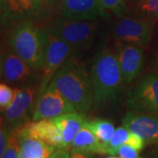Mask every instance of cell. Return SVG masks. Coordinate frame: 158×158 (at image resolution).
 <instances>
[{
    "label": "cell",
    "instance_id": "6da1fadb",
    "mask_svg": "<svg viewBox=\"0 0 158 158\" xmlns=\"http://www.w3.org/2000/svg\"><path fill=\"white\" fill-rule=\"evenodd\" d=\"M48 88L60 92L77 112L86 114L93 108V89L90 72L76 57L69 58L53 78Z\"/></svg>",
    "mask_w": 158,
    "mask_h": 158
},
{
    "label": "cell",
    "instance_id": "7a4b0ae2",
    "mask_svg": "<svg viewBox=\"0 0 158 158\" xmlns=\"http://www.w3.org/2000/svg\"><path fill=\"white\" fill-rule=\"evenodd\" d=\"M93 89V109L115 100L125 85L118 58L113 52L103 49L93 58L90 67Z\"/></svg>",
    "mask_w": 158,
    "mask_h": 158
},
{
    "label": "cell",
    "instance_id": "3957f363",
    "mask_svg": "<svg viewBox=\"0 0 158 158\" xmlns=\"http://www.w3.org/2000/svg\"><path fill=\"white\" fill-rule=\"evenodd\" d=\"M45 29H40L34 21L24 20L13 25L10 48L28 64L34 71H41L45 52Z\"/></svg>",
    "mask_w": 158,
    "mask_h": 158
},
{
    "label": "cell",
    "instance_id": "277c9868",
    "mask_svg": "<svg viewBox=\"0 0 158 158\" xmlns=\"http://www.w3.org/2000/svg\"><path fill=\"white\" fill-rule=\"evenodd\" d=\"M71 46L74 50L87 49L92 45L97 31L95 20L59 17L45 28Z\"/></svg>",
    "mask_w": 158,
    "mask_h": 158
},
{
    "label": "cell",
    "instance_id": "5b68a950",
    "mask_svg": "<svg viewBox=\"0 0 158 158\" xmlns=\"http://www.w3.org/2000/svg\"><path fill=\"white\" fill-rule=\"evenodd\" d=\"M45 52L43 66L41 69L40 83L38 87L37 97L45 91L50 84L51 79L65 63L72 56L74 48L62 39L49 33L45 29ZM36 97V98H37Z\"/></svg>",
    "mask_w": 158,
    "mask_h": 158
},
{
    "label": "cell",
    "instance_id": "8992f818",
    "mask_svg": "<svg viewBox=\"0 0 158 158\" xmlns=\"http://www.w3.org/2000/svg\"><path fill=\"white\" fill-rule=\"evenodd\" d=\"M126 106L137 113H158V74L143 75L131 87Z\"/></svg>",
    "mask_w": 158,
    "mask_h": 158
},
{
    "label": "cell",
    "instance_id": "52a82bcc",
    "mask_svg": "<svg viewBox=\"0 0 158 158\" xmlns=\"http://www.w3.org/2000/svg\"><path fill=\"white\" fill-rule=\"evenodd\" d=\"M37 93L38 90L35 86L15 89L13 100L8 107L1 112V126L13 130L28 123L30 116H33L34 98L37 97Z\"/></svg>",
    "mask_w": 158,
    "mask_h": 158
},
{
    "label": "cell",
    "instance_id": "ba28073f",
    "mask_svg": "<svg viewBox=\"0 0 158 158\" xmlns=\"http://www.w3.org/2000/svg\"><path fill=\"white\" fill-rule=\"evenodd\" d=\"M155 21L123 15L116 22L114 37L125 44L145 47L152 38Z\"/></svg>",
    "mask_w": 158,
    "mask_h": 158
},
{
    "label": "cell",
    "instance_id": "9c48e42d",
    "mask_svg": "<svg viewBox=\"0 0 158 158\" xmlns=\"http://www.w3.org/2000/svg\"><path fill=\"white\" fill-rule=\"evenodd\" d=\"M1 24L13 26L24 20L39 21L47 18L42 0H1Z\"/></svg>",
    "mask_w": 158,
    "mask_h": 158
},
{
    "label": "cell",
    "instance_id": "30bf717a",
    "mask_svg": "<svg viewBox=\"0 0 158 158\" xmlns=\"http://www.w3.org/2000/svg\"><path fill=\"white\" fill-rule=\"evenodd\" d=\"M77 112L74 106L56 90L48 88L36 98L32 120L54 118L69 113Z\"/></svg>",
    "mask_w": 158,
    "mask_h": 158
},
{
    "label": "cell",
    "instance_id": "8fae6325",
    "mask_svg": "<svg viewBox=\"0 0 158 158\" xmlns=\"http://www.w3.org/2000/svg\"><path fill=\"white\" fill-rule=\"evenodd\" d=\"M122 124L131 133L141 137L146 145L158 144V113L128 111Z\"/></svg>",
    "mask_w": 158,
    "mask_h": 158
},
{
    "label": "cell",
    "instance_id": "7c38bea8",
    "mask_svg": "<svg viewBox=\"0 0 158 158\" xmlns=\"http://www.w3.org/2000/svg\"><path fill=\"white\" fill-rule=\"evenodd\" d=\"M58 11L61 17L74 19L95 20L105 14L100 0H61Z\"/></svg>",
    "mask_w": 158,
    "mask_h": 158
},
{
    "label": "cell",
    "instance_id": "4fadbf2b",
    "mask_svg": "<svg viewBox=\"0 0 158 158\" xmlns=\"http://www.w3.org/2000/svg\"><path fill=\"white\" fill-rule=\"evenodd\" d=\"M118 65L125 85L139 76L143 66V50L138 46L122 44L117 53Z\"/></svg>",
    "mask_w": 158,
    "mask_h": 158
},
{
    "label": "cell",
    "instance_id": "5bb4252c",
    "mask_svg": "<svg viewBox=\"0 0 158 158\" xmlns=\"http://www.w3.org/2000/svg\"><path fill=\"white\" fill-rule=\"evenodd\" d=\"M34 69L11 48L1 58V77L8 84H19L27 81Z\"/></svg>",
    "mask_w": 158,
    "mask_h": 158
},
{
    "label": "cell",
    "instance_id": "9a60e30c",
    "mask_svg": "<svg viewBox=\"0 0 158 158\" xmlns=\"http://www.w3.org/2000/svg\"><path fill=\"white\" fill-rule=\"evenodd\" d=\"M20 143L19 158H49L56 149L38 138L31 135L24 126L19 128Z\"/></svg>",
    "mask_w": 158,
    "mask_h": 158
},
{
    "label": "cell",
    "instance_id": "2e32d148",
    "mask_svg": "<svg viewBox=\"0 0 158 158\" xmlns=\"http://www.w3.org/2000/svg\"><path fill=\"white\" fill-rule=\"evenodd\" d=\"M31 135L45 141L56 148H62V136L52 118L40 119L23 125Z\"/></svg>",
    "mask_w": 158,
    "mask_h": 158
},
{
    "label": "cell",
    "instance_id": "e0dca14e",
    "mask_svg": "<svg viewBox=\"0 0 158 158\" xmlns=\"http://www.w3.org/2000/svg\"><path fill=\"white\" fill-rule=\"evenodd\" d=\"M54 123L59 128L62 136V148L67 149L71 146L75 137L82 129L85 118L84 114L74 112L63 114L52 118Z\"/></svg>",
    "mask_w": 158,
    "mask_h": 158
},
{
    "label": "cell",
    "instance_id": "ac0fdd59",
    "mask_svg": "<svg viewBox=\"0 0 158 158\" xmlns=\"http://www.w3.org/2000/svg\"><path fill=\"white\" fill-rule=\"evenodd\" d=\"M71 147L91 154H106V147L85 125L75 137Z\"/></svg>",
    "mask_w": 158,
    "mask_h": 158
},
{
    "label": "cell",
    "instance_id": "d6986e66",
    "mask_svg": "<svg viewBox=\"0 0 158 158\" xmlns=\"http://www.w3.org/2000/svg\"><path fill=\"white\" fill-rule=\"evenodd\" d=\"M124 15L155 21L158 19V0L126 2Z\"/></svg>",
    "mask_w": 158,
    "mask_h": 158
},
{
    "label": "cell",
    "instance_id": "ffe728a7",
    "mask_svg": "<svg viewBox=\"0 0 158 158\" xmlns=\"http://www.w3.org/2000/svg\"><path fill=\"white\" fill-rule=\"evenodd\" d=\"M84 125L97 136L106 147H107L115 132V127L110 120L104 118L85 119Z\"/></svg>",
    "mask_w": 158,
    "mask_h": 158
},
{
    "label": "cell",
    "instance_id": "44dd1931",
    "mask_svg": "<svg viewBox=\"0 0 158 158\" xmlns=\"http://www.w3.org/2000/svg\"><path fill=\"white\" fill-rule=\"evenodd\" d=\"M130 133L131 132L127 128H126L124 126L116 128L113 138L111 139L106 147V154H109L111 156L117 155L119 147L127 143Z\"/></svg>",
    "mask_w": 158,
    "mask_h": 158
},
{
    "label": "cell",
    "instance_id": "7402d4cb",
    "mask_svg": "<svg viewBox=\"0 0 158 158\" xmlns=\"http://www.w3.org/2000/svg\"><path fill=\"white\" fill-rule=\"evenodd\" d=\"M20 143L19 137V128L11 130L8 144L1 158H19Z\"/></svg>",
    "mask_w": 158,
    "mask_h": 158
},
{
    "label": "cell",
    "instance_id": "603a6c76",
    "mask_svg": "<svg viewBox=\"0 0 158 158\" xmlns=\"http://www.w3.org/2000/svg\"><path fill=\"white\" fill-rule=\"evenodd\" d=\"M100 5L105 12L111 11L118 18L124 15L125 0H100Z\"/></svg>",
    "mask_w": 158,
    "mask_h": 158
},
{
    "label": "cell",
    "instance_id": "cb8c5ba5",
    "mask_svg": "<svg viewBox=\"0 0 158 158\" xmlns=\"http://www.w3.org/2000/svg\"><path fill=\"white\" fill-rule=\"evenodd\" d=\"M15 94V89H11L10 86L2 83L0 85V109L1 112L9 106L13 100Z\"/></svg>",
    "mask_w": 158,
    "mask_h": 158
},
{
    "label": "cell",
    "instance_id": "d4e9b609",
    "mask_svg": "<svg viewBox=\"0 0 158 158\" xmlns=\"http://www.w3.org/2000/svg\"><path fill=\"white\" fill-rule=\"evenodd\" d=\"M117 155L120 158H142L139 155V151L128 144H123L120 146Z\"/></svg>",
    "mask_w": 158,
    "mask_h": 158
},
{
    "label": "cell",
    "instance_id": "484cf974",
    "mask_svg": "<svg viewBox=\"0 0 158 158\" xmlns=\"http://www.w3.org/2000/svg\"><path fill=\"white\" fill-rule=\"evenodd\" d=\"M126 144L130 145L131 147L135 148L136 150H138L139 152L141 151L144 148V147L146 146V143H145L144 140L139 135L134 134V133H130L129 137H128Z\"/></svg>",
    "mask_w": 158,
    "mask_h": 158
},
{
    "label": "cell",
    "instance_id": "4316f807",
    "mask_svg": "<svg viewBox=\"0 0 158 158\" xmlns=\"http://www.w3.org/2000/svg\"><path fill=\"white\" fill-rule=\"evenodd\" d=\"M11 132V129L7 128L4 126H1V131H0V155L1 156L6 151Z\"/></svg>",
    "mask_w": 158,
    "mask_h": 158
},
{
    "label": "cell",
    "instance_id": "83f0119b",
    "mask_svg": "<svg viewBox=\"0 0 158 158\" xmlns=\"http://www.w3.org/2000/svg\"><path fill=\"white\" fill-rule=\"evenodd\" d=\"M42 2H43L44 9H45L46 15L47 17H48L56 8L58 9L61 0H42Z\"/></svg>",
    "mask_w": 158,
    "mask_h": 158
},
{
    "label": "cell",
    "instance_id": "f1b7e54d",
    "mask_svg": "<svg viewBox=\"0 0 158 158\" xmlns=\"http://www.w3.org/2000/svg\"><path fill=\"white\" fill-rule=\"evenodd\" d=\"M70 158H95L91 153L85 152L79 149L73 148L70 151Z\"/></svg>",
    "mask_w": 158,
    "mask_h": 158
},
{
    "label": "cell",
    "instance_id": "f546056e",
    "mask_svg": "<svg viewBox=\"0 0 158 158\" xmlns=\"http://www.w3.org/2000/svg\"><path fill=\"white\" fill-rule=\"evenodd\" d=\"M49 158H70V153L65 148H56Z\"/></svg>",
    "mask_w": 158,
    "mask_h": 158
},
{
    "label": "cell",
    "instance_id": "4dcf8cb0",
    "mask_svg": "<svg viewBox=\"0 0 158 158\" xmlns=\"http://www.w3.org/2000/svg\"><path fill=\"white\" fill-rule=\"evenodd\" d=\"M155 69H156V71L157 72L158 74V54L157 56H156V60H155Z\"/></svg>",
    "mask_w": 158,
    "mask_h": 158
},
{
    "label": "cell",
    "instance_id": "1f68e13d",
    "mask_svg": "<svg viewBox=\"0 0 158 158\" xmlns=\"http://www.w3.org/2000/svg\"><path fill=\"white\" fill-rule=\"evenodd\" d=\"M106 158H120L119 156H107V157H106Z\"/></svg>",
    "mask_w": 158,
    "mask_h": 158
},
{
    "label": "cell",
    "instance_id": "d6a6232c",
    "mask_svg": "<svg viewBox=\"0 0 158 158\" xmlns=\"http://www.w3.org/2000/svg\"><path fill=\"white\" fill-rule=\"evenodd\" d=\"M132 1H140V0H125V2H132Z\"/></svg>",
    "mask_w": 158,
    "mask_h": 158
},
{
    "label": "cell",
    "instance_id": "836d02e7",
    "mask_svg": "<svg viewBox=\"0 0 158 158\" xmlns=\"http://www.w3.org/2000/svg\"><path fill=\"white\" fill-rule=\"evenodd\" d=\"M154 158H158V151L156 153V155H155V156H154Z\"/></svg>",
    "mask_w": 158,
    "mask_h": 158
}]
</instances>
